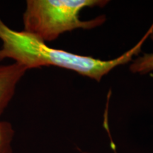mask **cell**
<instances>
[{"label":"cell","instance_id":"cell-1","mask_svg":"<svg viewBox=\"0 0 153 153\" xmlns=\"http://www.w3.org/2000/svg\"><path fill=\"white\" fill-rule=\"evenodd\" d=\"M153 31V26L135 46L120 56L109 60L82 56L53 48L45 42L24 30H13L0 18V61L11 59L28 70L44 66L68 69L100 82L103 76L119 65L127 64L141 51L145 40Z\"/></svg>","mask_w":153,"mask_h":153},{"label":"cell","instance_id":"cell-2","mask_svg":"<svg viewBox=\"0 0 153 153\" xmlns=\"http://www.w3.org/2000/svg\"><path fill=\"white\" fill-rule=\"evenodd\" d=\"M107 0H28L23 14L24 30L44 42L53 41L74 29H92L106 22L101 15L88 21L79 19L86 7L102 8Z\"/></svg>","mask_w":153,"mask_h":153},{"label":"cell","instance_id":"cell-3","mask_svg":"<svg viewBox=\"0 0 153 153\" xmlns=\"http://www.w3.org/2000/svg\"><path fill=\"white\" fill-rule=\"evenodd\" d=\"M28 70L16 62L0 65V117L14 97L17 85Z\"/></svg>","mask_w":153,"mask_h":153},{"label":"cell","instance_id":"cell-4","mask_svg":"<svg viewBox=\"0 0 153 153\" xmlns=\"http://www.w3.org/2000/svg\"><path fill=\"white\" fill-rule=\"evenodd\" d=\"M14 131L8 121L0 120V153H12Z\"/></svg>","mask_w":153,"mask_h":153},{"label":"cell","instance_id":"cell-5","mask_svg":"<svg viewBox=\"0 0 153 153\" xmlns=\"http://www.w3.org/2000/svg\"><path fill=\"white\" fill-rule=\"evenodd\" d=\"M150 37L153 41V31ZM130 70L133 73L144 74L153 71V53H145L137 57L130 66Z\"/></svg>","mask_w":153,"mask_h":153},{"label":"cell","instance_id":"cell-6","mask_svg":"<svg viewBox=\"0 0 153 153\" xmlns=\"http://www.w3.org/2000/svg\"><path fill=\"white\" fill-rule=\"evenodd\" d=\"M83 153H89V152H83Z\"/></svg>","mask_w":153,"mask_h":153}]
</instances>
